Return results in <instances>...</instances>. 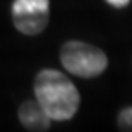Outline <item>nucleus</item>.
<instances>
[{"label": "nucleus", "mask_w": 132, "mask_h": 132, "mask_svg": "<svg viewBox=\"0 0 132 132\" xmlns=\"http://www.w3.org/2000/svg\"><path fill=\"white\" fill-rule=\"evenodd\" d=\"M107 3H110L111 6H115V8H122V6H126L130 0H105Z\"/></svg>", "instance_id": "obj_6"}, {"label": "nucleus", "mask_w": 132, "mask_h": 132, "mask_svg": "<svg viewBox=\"0 0 132 132\" xmlns=\"http://www.w3.org/2000/svg\"><path fill=\"white\" fill-rule=\"evenodd\" d=\"M19 121L29 130H48L50 129V116L42 108V105L35 100H27L19 107Z\"/></svg>", "instance_id": "obj_4"}, {"label": "nucleus", "mask_w": 132, "mask_h": 132, "mask_svg": "<svg viewBox=\"0 0 132 132\" xmlns=\"http://www.w3.org/2000/svg\"><path fill=\"white\" fill-rule=\"evenodd\" d=\"M13 22L21 34L37 35L45 30L50 19V0H14Z\"/></svg>", "instance_id": "obj_3"}, {"label": "nucleus", "mask_w": 132, "mask_h": 132, "mask_svg": "<svg viewBox=\"0 0 132 132\" xmlns=\"http://www.w3.org/2000/svg\"><path fill=\"white\" fill-rule=\"evenodd\" d=\"M118 127L121 130H132V107L121 110L118 116Z\"/></svg>", "instance_id": "obj_5"}, {"label": "nucleus", "mask_w": 132, "mask_h": 132, "mask_svg": "<svg viewBox=\"0 0 132 132\" xmlns=\"http://www.w3.org/2000/svg\"><path fill=\"white\" fill-rule=\"evenodd\" d=\"M61 62L69 73L81 78L97 77L108 65L105 53L84 42L65 43L61 50Z\"/></svg>", "instance_id": "obj_2"}, {"label": "nucleus", "mask_w": 132, "mask_h": 132, "mask_svg": "<svg viewBox=\"0 0 132 132\" xmlns=\"http://www.w3.org/2000/svg\"><path fill=\"white\" fill-rule=\"evenodd\" d=\"M37 102L50 119L67 121L75 116L80 105V94L75 84L57 70H42L35 78Z\"/></svg>", "instance_id": "obj_1"}]
</instances>
